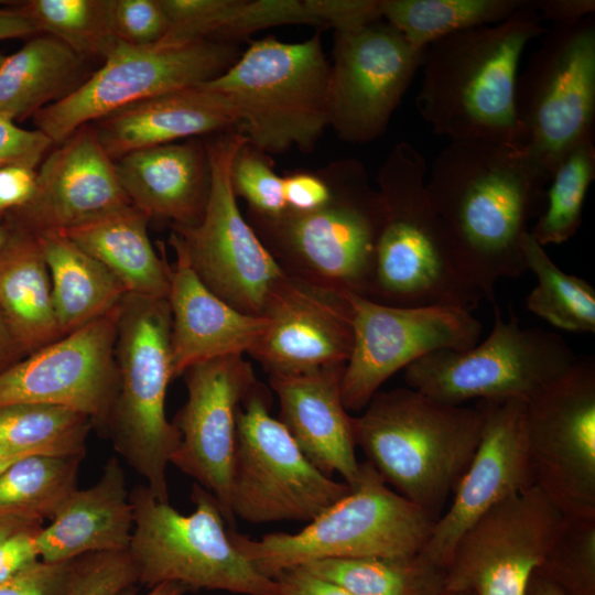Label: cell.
<instances>
[{
    "instance_id": "1",
    "label": "cell",
    "mask_w": 595,
    "mask_h": 595,
    "mask_svg": "<svg viewBox=\"0 0 595 595\" xmlns=\"http://www.w3.org/2000/svg\"><path fill=\"white\" fill-rule=\"evenodd\" d=\"M549 182L506 140L451 141L428 170L426 192L454 252L491 303L499 279L527 271L521 239L544 209Z\"/></svg>"
},
{
    "instance_id": "2",
    "label": "cell",
    "mask_w": 595,
    "mask_h": 595,
    "mask_svg": "<svg viewBox=\"0 0 595 595\" xmlns=\"http://www.w3.org/2000/svg\"><path fill=\"white\" fill-rule=\"evenodd\" d=\"M531 0L507 20L455 32L425 47L416 109L433 132L517 143L515 87L527 45L547 29Z\"/></svg>"
},
{
    "instance_id": "3",
    "label": "cell",
    "mask_w": 595,
    "mask_h": 595,
    "mask_svg": "<svg viewBox=\"0 0 595 595\" xmlns=\"http://www.w3.org/2000/svg\"><path fill=\"white\" fill-rule=\"evenodd\" d=\"M428 163L412 144H394L377 183L386 217L367 298L398 306L469 312L485 299L463 270L426 192Z\"/></svg>"
},
{
    "instance_id": "4",
    "label": "cell",
    "mask_w": 595,
    "mask_h": 595,
    "mask_svg": "<svg viewBox=\"0 0 595 595\" xmlns=\"http://www.w3.org/2000/svg\"><path fill=\"white\" fill-rule=\"evenodd\" d=\"M364 410L351 416L356 446L387 484L437 520L478 446L480 411L409 387L377 391Z\"/></svg>"
},
{
    "instance_id": "5",
    "label": "cell",
    "mask_w": 595,
    "mask_h": 595,
    "mask_svg": "<svg viewBox=\"0 0 595 595\" xmlns=\"http://www.w3.org/2000/svg\"><path fill=\"white\" fill-rule=\"evenodd\" d=\"M115 360L118 390L104 436L154 497L169 502L166 470L181 435L165 413L167 386L174 379L167 299L123 296Z\"/></svg>"
},
{
    "instance_id": "6",
    "label": "cell",
    "mask_w": 595,
    "mask_h": 595,
    "mask_svg": "<svg viewBox=\"0 0 595 595\" xmlns=\"http://www.w3.org/2000/svg\"><path fill=\"white\" fill-rule=\"evenodd\" d=\"M422 508L388 487L369 462L360 463L355 488L296 533L275 532L256 540L228 529L236 549L261 574L325 559L418 555L435 524Z\"/></svg>"
},
{
    "instance_id": "7",
    "label": "cell",
    "mask_w": 595,
    "mask_h": 595,
    "mask_svg": "<svg viewBox=\"0 0 595 595\" xmlns=\"http://www.w3.org/2000/svg\"><path fill=\"white\" fill-rule=\"evenodd\" d=\"M329 71L320 33L300 43L268 36L203 86L229 99L250 144L268 154L307 152L328 126Z\"/></svg>"
},
{
    "instance_id": "8",
    "label": "cell",
    "mask_w": 595,
    "mask_h": 595,
    "mask_svg": "<svg viewBox=\"0 0 595 595\" xmlns=\"http://www.w3.org/2000/svg\"><path fill=\"white\" fill-rule=\"evenodd\" d=\"M133 531L128 553L138 583L152 588L178 583L187 591H226L242 595H283L280 584L257 571L236 549L217 500L194 484L195 510L182 515L158 500L145 485L129 493Z\"/></svg>"
},
{
    "instance_id": "9",
    "label": "cell",
    "mask_w": 595,
    "mask_h": 595,
    "mask_svg": "<svg viewBox=\"0 0 595 595\" xmlns=\"http://www.w3.org/2000/svg\"><path fill=\"white\" fill-rule=\"evenodd\" d=\"M515 87L517 143L551 180L566 155L594 138L595 18L554 23Z\"/></svg>"
},
{
    "instance_id": "10",
    "label": "cell",
    "mask_w": 595,
    "mask_h": 595,
    "mask_svg": "<svg viewBox=\"0 0 595 595\" xmlns=\"http://www.w3.org/2000/svg\"><path fill=\"white\" fill-rule=\"evenodd\" d=\"M494 325L482 343L466 350L441 349L404 369V381L439 402L462 405L479 400L527 401L577 359L558 333L528 328L496 302Z\"/></svg>"
},
{
    "instance_id": "11",
    "label": "cell",
    "mask_w": 595,
    "mask_h": 595,
    "mask_svg": "<svg viewBox=\"0 0 595 595\" xmlns=\"http://www.w3.org/2000/svg\"><path fill=\"white\" fill-rule=\"evenodd\" d=\"M325 170L333 186L325 206L255 219L285 256L314 275L313 283L367 296L385 204L359 161L340 160Z\"/></svg>"
},
{
    "instance_id": "12",
    "label": "cell",
    "mask_w": 595,
    "mask_h": 595,
    "mask_svg": "<svg viewBox=\"0 0 595 595\" xmlns=\"http://www.w3.org/2000/svg\"><path fill=\"white\" fill-rule=\"evenodd\" d=\"M247 138L229 129L204 141L209 190L204 214L192 226H174L169 241L184 252L199 280L236 310L262 315L267 298L286 273L241 215L230 166Z\"/></svg>"
},
{
    "instance_id": "13",
    "label": "cell",
    "mask_w": 595,
    "mask_h": 595,
    "mask_svg": "<svg viewBox=\"0 0 595 595\" xmlns=\"http://www.w3.org/2000/svg\"><path fill=\"white\" fill-rule=\"evenodd\" d=\"M269 407L258 382L237 412L231 511L251 523L310 522L350 488L313 466Z\"/></svg>"
},
{
    "instance_id": "14",
    "label": "cell",
    "mask_w": 595,
    "mask_h": 595,
    "mask_svg": "<svg viewBox=\"0 0 595 595\" xmlns=\"http://www.w3.org/2000/svg\"><path fill=\"white\" fill-rule=\"evenodd\" d=\"M237 58V47L224 41L206 39L180 46H137L118 41L97 72L64 98L39 110L33 123L54 144H61L82 126L121 108L210 82Z\"/></svg>"
},
{
    "instance_id": "15",
    "label": "cell",
    "mask_w": 595,
    "mask_h": 595,
    "mask_svg": "<svg viewBox=\"0 0 595 595\" xmlns=\"http://www.w3.org/2000/svg\"><path fill=\"white\" fill-rule=\"evenodd\" d=\"M534 485L565 517L595 518V363L580 358L524 401Z\"/></svg>"
},
{
    "instance_id": "16",
    "label": "cell",
    "mask_w": 595,
    "mask_h": 595,
    "mask_svg": "<svg viewBox=\"0 0 595 595\" xmlns=\"http://www.w3.org/2000/svg\"><path fill=\"white\" fill-rule=\"evenodd\" d=\"M351 313L353 346L340 391L347 411L366 408L400 369L441 350H466L482 335L472 312L452 306H398L340 290Z\"/></svg>"
},
{
    "instance_id": "17",
    "label": "cell",
    "mask_w": 595,
    "mask_h": 595,
    "mask_svg": "<svg viewBox=\"0 0 595 595\" xmlns=\"http://www.w3.org/2000/svg\"><path fill=\"white\" fill-rule=\"evenodd\" d=\"M564 520L537 485L502 499L459 537L445 567V591L524 595Z\"/></svg>"
},
{
    "instance_id": "18",
    "label": "cell",
    "mask_w": 595,
    "mask_h": 595,
    "mask_svg": "<svg viewBox=\"0 0 595 595\" xmlns=\"http://www.w3.org/2000/svg\"><path fill=\"white\" fill-rule=\"evenodd\" d=\"M425 50V48H424ZM412 46L389 23L335 32L328 84V126L347 142L380 137L422 65Z\"/></svg>"
},
{
    "instance_id": "19",
    "label": "cell",
    "mask_w": 595,
    "mask_h": 595,
    "mask_svg": "<svg viewBox=\"0 0 595 595\" xmlns=\"http://www.w3.org/2000/svg\"><path fill=\"white\" fill-rule=\"evenodd\" d=\"M119 304L2 370L0 405L68 408L88 416L93 429L105 435L118 390L115 344Z\"/></svg>"
},
{
    "instance_id": "20",
    "label": "cell",
    "mask_w": 595,
    "mask_h": 595,
    "mask_svg": "<svg viewBox=\"0 0 595 595\" xmlns=\"http://www.w3.org/2000/svg\"><path fill=\"white\" fill-rule=\"evenodd\" d=\"M182 376L187 399L172 422L181 442L171 464L213 494L234 530L230 488L236 418L258 380L251 364L240 354L195 364Z\"/></svg>"
},
{
    "instance_id": "21",
    "label": "cell",
    "mask_w": 595,
    "mask_h": 595,
    "mask_svg": "<svg viewBox=\"0 0 595 595\" xmlns=\"http://www.w3.org/2000/svg\"><path fill=\"white\" fill-rule=\"evenodd\" d=\"M483 416L476 452L453 500L419 553L445 570L462 533L502 499L534 486L524 432V401L479 400Z\"/></svg>"
},
{
    "instance_id": "22",
    "label": "cell",
    "mask_w": 595,
    "mask_h": 595,
    "mask_svg": "<svg viewBox=\"0 0 595 595\" xmlns=\"http://www.w3.org/2000/svg\"><path fill=\"white\" fill-rule=\"evenodd\" d=\"M36 173L32 197L2 219L35 237L66 231L132 205L94 123L58 144Z\"/></svg>"
},
{
    "instance_id": "23",
    "label": "cell",
    "mask_w": 595,
    "mask_h": 595,
    "mask_svg": "<svg viewBox=\"0 0 595 595\" xmlns=\"http://www.w3.org/2000/svg\"><path fill=\"white\" fill-rule=\"evenodd\" d=\"M262 315L267 327L248 354L269 375L346 364L353 327L340 290L285 274L270 291Z\"/></svg>"
},
{
    "instance_id": "24",
    "label": "cell",
    "mask_w": 595,
    "mask_h": 595,
    "mask_svg": "<svg viewBox=\"0 0 595 595\" xmlns=\"http://www.w3.org/2000/svg\"><path fill=\"white\" fill-rule=\"evenodd\" d=\"M344 367L269 375V382L279 399L280 421L304 456L328 477L338 473L353 489L359 479L360 463L355 453L351 416L342 399Z\"/></svg>"
},
{
    "instance_id": "25",
    "label": "cell",
    "mask_w": 595,
    "mask_h": 595,
    "mask_svg": "<svg viewBox=\"0 0 595 595\" xmlns=\"http://www.w3.org/2000/svg\"><path fill=\"white\" fill-rule=\"evenodd\" d=\"M169 244L175 252L167 295L173 378L195 364L248 353L264 332L267 317L242 313L218 298L199 280L182 249Z\"/></svg>"
},
{
    "instance_id": "26",
    "label": "cell",
    "mask_w": 595,
    "mask_h": 595,
    "mask_svg": "<svg viewBox=\"0 0 595 595\" xmlns=\"http://www.w3.org/2000/svg\"><path fill=\"white\" fill-rule=\"evenodd\" d=\"M94 126L107 154L118 160L137 150L237 128V118L226 96L199 85L127 106Z\"/></svg>"
},
{
    "instance_id": "27",
    "label": "cell",
    "mask_w": 595,
    "mask_h": 595,
    "mask_svg": "<svg viewBox=\"0 0 595 595\" xmlns=\"http://www.w3.org/2000/svg\"><path fill=\"white\" fill-rule=\"evenodd\" d=\"M131 204L149 219L174 226L197 224L205 210L209 167L199 138L130 152L116 163Z\"/></svg>"
},
{
    "instance_id": "28",
    "label": "cell",
    "mask_w": 595,
    "mask_h": 595,
    "mask_svg": "<svg viewBox=\"0 0 595 595\" xmlns=\"http://www.w3.org/2000/svg\"><path fill=\"white\" fill-rule=\"evenodd\" d=\"M133 509L126 475L117 457L105 464L99 479L75 489L51 523L39 531L36 547L45 562L74 560L88 553L128 551Z\"/></svg>"
},
{
    "instance_id": "29",
    "label": "cell",
    "mask_w": 595,
    "mask_h": 595,
    "mask_svg": "<svg viewBox=\"0 0 595 595\" xmlns=\"http://www.w3.org/2000/svg\"><path fill=\"white\" fill-rule=\"evenodd\" d=\"M9 227V238L0 252V310L28 356L64 336L37 238Z\"/></svg>"
},
{
    "instance_id": "30",
    "label": "cell",
    "mask_w": 595,
    "mask_h": 595,
    "mask_svg": "<svg viewBox=\"0 0 595 595\" xmlns=\"http://www.w3.org/2000/svg\"><path fill=\"white\" fill-rule=\"evenodd\" d=\"M149 220L129 205L62 232L107 267L129 294L167 299L171 264L153 248Z\"/></svg>"
},
{
    "instance_id": "31",
    "label": "cell",
    "mask_w": 595,
    "mask_h": 595,
    "mask_svg": "<svg viewBox=\"0 0 595 595\" xmlns=\"http://www.w3.org/2000/svg\"><path fill=\"white\" fill-rule=\"evenodd\" d=\"M50 273L56 320L65 336L115 309L121 281L63 232L36 237Z\"/></svg>"
},
{
    "instance_id": "32",
    "label": "cell",
    "mask_w": 595,
    "mask_h": 595,
    "mask_svg": "<svg viewBox=\"0 0 595 595\" xmlns=\"http://www.w3.org/2000/svg\"><path fill=\"white\" fill-rule=\"evenodd\" d=\"M84 58L51 35L28 41L0 65V116L15 122L33 117L82 83Z\"/></svg>"
},
{
    "instance_id": "33",
    "label": "cell",
    "mask_w": 595,
    "mask_h": 595,
    "mask_svg": "<svg viewBox=\"0 0 595 595\" xmlns=\"http://www.w3.org/2000/svg\"><path fill=\"white\" fill-rule=\"evenodd\" d=\"M93 423L64 407L40 403L0 405V457L86 454Z\"/></svg>"
},
{
    "instance_id": "34",
    "label": "cell",
    "mask_w": 595,
    "mask_h": 595,
    "mask_svg": "<svg viewBox=\"0 0 595 595\" xmlns=\"http://www.w3.org/2000/svg\"><path fill=\"white\" fill-rule=\"evenodd\" d=\"M527 0H380L381 15L414 47L466 29L496 24Z\"/></svg>"
},
{
    "instance_id": "35",
    "label": "cell",
    "mask_w": 595,
    "mask_h": 595,
    "mask_svg": "<svg viewBox=\"0 0 595 595\" xmlns=\"http://www.w3.org/2000/svg\"><path fill=\"white\" fill-rule=\"evenodd\" d=\"M302 567L354 595H439L445 591V570L419 554L408 559H325Z\"/></svg>"
},
{
    "instance_id": "36",
    "label": "cell",
    "mask_w": 595,
    "mask_h": 595,
    "mask_svg": "<svg viewBox=\"0 0 595 595\" xmlns=\"http://www.w3.org/2000/svg\"><path fill=\"white\" fill-rule=\"evenodd\" d=\"M85 455H29L0 474V513L52 519L77 489Z\"/></svg>"
},
{
    "instance_id": "37",
    "label": "cell",
    "mask_w": 595,
    "mask_h": 595,
    "mask_svg": "<svg viewBox=\"0 0 595 595\" xmlns=\"http://www.w3.org/2000/svg\"><path fill=\"white\" fill-rule=\"evenodd\" d=\"M521 250L527 270L537 279V285L527 296V309L560 329L594 333V288L561 270L529 231L521 239Z\"/></svg>"
},
{
    "instance_id": "38",
    "label": "cell",
    "mask_w": 595,
    "mask_h": 595,
    "mask_svg": "<svg viewBox=\"0 0 595 595\" xmlns=\"http://www.w3.org/2000/svg\"><path fill=\"white\" fill-rule=\"evenodd\" d=\"M18 8L37 32L57 39L83 58H105L119 41L110 24L109 0H28Z\"/></svg>"
},
{
    "instance_id": "39",
    "label": "cell",
    "mask_w": 595,
    "mask_h": 595,
    "mask_svg": "<svg viewBox=\"0 0 595 595\" xmlns=\"http://www.w3.org/2000/svg\"><path fill=\"white\" fill-rule=\"evenodd\" d=\"M595 178L594 138L576 145L554 171L543 212L529 231L543 247L572 238L582 223L583 205Z\"/></svg>"
},
{
    "instance_id": "40",
    "label": "cell",
    "mask_w": 595,
    "mask_h": 595,
    "mask_svg": "<svg viewBox=\"0 0 595 595\" xmlns=\"http://www.w3.org/2000/svg\"><path fill=\"white\" fill-rule=\"evenodd\" d=\"M534 572L556 584L565 595H595V518L565 517Z\"/></svg>"
},
{
    "instance_id": "41",
    "label": "cell",
    "mask_w": 595,
    "mask_h": 595,
    "mask_svg": "<svg viewBox=\"0 0 595 595\" xmlns=\"http://www.w3.org/2000/svg\"><path fill=\"white\" fill-rule=\"evenodd\" d=\"M230 182L235 195L248 202L255 218L273 220L286 212L283 177L275 173L268 153L248 141L232 159Z\"/></svg>"
},
{
    "instance_id": "42",
    "label": "cell",
    "mask_w": 595,
    "mask_h": 595,
    "mask_svg": "<svg viewBox=\"0 0 595 595\" xmlns=\"http://www.w3.org/2000/svg\"><path fill=\"white\" fill-rule=\"evenodd\" d=\"M239 0H160L167 21L162 46H180L224 35L232 22Z\"/></svg>"
},
{
    "instance_id": "43",
    "label": "cell",
    "mask_w": 595,
    "mask_h": 595,
    "mask_svg": "<svg viewBox=\"0 0 595 595\" xmlns=\"http://www.w3.org/2000/svg\"><path fill=\"white\" fill-rule=\"evenodd\" d=\"M136 583L128 551L88 553L75 560L65 595H119Z\"/></svg>"
},
{
    "instance_id": "44",
    "label": "cell",
    "mask_w": 595,
    "mask_h": 595,
    "mask_svg": "<svg viewBox=\"0 0 595 595\" xmlns=\"http://www.w3.org/2000/svg\"><path fill=\"white\" fill-rule=\"evenodd\" d=\"M109 19L116 37L137 46L159 42L167 29L160 0H109Z\"/></svg>"
},
{
    "instance_id": "45",
    "label": "cell",
    "mask_w": 595,
    "mask_h": 595,
    "mask_svg": "<svg viewBox=\"0 0 595 595\" xmlns=\"http://www.w3.org/2000/svg\"><path fill=\"white\" fill-rule=\"evenodd\" d=\"M291 23L316 26L304 0H239L224 36L238 39L262 29Z\"/></svg>"
},
{
    "instance_id": "46",
    "label": "cell",
    "mask_w": 595,
    "mask_h": 595,
    "mask_svg": "<svg viewBox=\"0 0 595 595\" xmlns=\"http://www.w3.org/2000/svg\"><path fill=\"white\" fill-rule=\"evenodd\" d=\"M76 559L63 562L39 560L1 582L0 595H65Z\"/></svg>"
},
{
    "instance_id": "47",
    "label": "cell",
    "mask_w": 595,
    "mask_h": 595,
    "mask_svg": "<svg viewBox=\"0 0 595 595\" xmlns=\"http://www.w3.org/2000/svg\"><path fill=\"white\" fill-rule=\"evenodd\" d=\"M317 26L335 32L354 31L381 15L380 0H304Z\"/></svg>"
},
{
    "instance_id": "48",
    "label": "cell",
    "mask_w": 595,
    "mask_h": 595,
    "mask_svg": "<svg viewBox=\"0 0 595 595\" xmlns=\"http://www.w3.org/2000/svg\"><path fill=\"white\" fill-rule=\"evenodd\" d=\"M54 143L37 129L28 130L0 116V166L35 169Z\"/></svg>"
},
{
    "instance_id": "49",
    "label": "cell",
    "mask_w": 595,
    "mask_h": 595,
    "mask_svg": "<svg viewBox=\"0 0 595 595\" xmlns=\"http://www.w3.org/2000/svg\"><path fill=\"white\" fill-rule=\"evenodd\" d=\"M283 177L286 210L309 213L325 206L333 196V186L326 170L295 171Z\"/></svg>"
},
{
    "instance_id": "50",
    "label": "cell",
    "mask_w": 595,
    "mask_h": 595,
    "mask_svg": "<svg viewBox=\"0 0 595 595\" xmlns=\"http://www.w3.org/2000/svg\"><path fill=\"white\" fill-rule=\"evenodd\" d=\"M41 529L24 530L0 542V583L39 561L36 536Z\"/></svg>"
},
{
    "instance_id": "51",
    "label": "cell",
    "mask_w": 595,
    "mask_h": 595,
    "mask_svg": "<svg viewBox=\"0 0 595 595\" xmlns=\"http://www.w3.org/2000/svg\"><path fill=\"white\" fill-rule=\"evenodd\" d=\"M36 175L35 169L29 166H0V221L29 202L35 191Z\"/></svg>"
},
{
    "instance_id": "52",
    "label": "cell",
    "mask_w": 595,
    "mask_h": 595,
    "mask_svg": "<svg viewBox=\"0 0 595 595\" xmlns=\"http://www.w3.org/2000/svg\"><path fill=\"white\" fill-rule=\"evenodd\" d=\"M275 580L283 595H354L343 586L317 576L302 566L284 570Z\"/></svg>"
},
{
    "instance_id": "53",
    "label": "cell",
    "mask_w": 595,
    "mask_h": 595,
    "mask_svg": "<svg viewBox=\"0 0 595 595\" xmlns=\"http://www.w3.org/2000/svg\"><path fill=\"white\" fill-rule=\"evenodd\" d=\"M531 6L542 20L554 23L575 22L595 12L594 0H534Z\"/></svg>"
},
{
    "instance_id": "54",
    "label": "cell",
    "mask_w": 595,
    "mask_h": 595,
    "mask_svg": "<svg viewBox=\"0 0 595 595\" xmlns=\"http://www.w3.org/2000/svg\"><path fill=\"white\" fill-rule=\"evenodd\" d=\"M37 32L34 23L18 8L0 9V41L25 37Z\"/></svg>"
},
{
    "instance_id": "55",
    "label": "cell",
    "mask_w": 595,
    "mask_h": 595,
    "mask_svg": "<svg viewBox=\"0 0 595 595\" xmlns=\"http://www.w3.org/2000/svg\"><path fill=\"white\" fill-rule=\"evenodd\" d=\"M25 356L0 310V372Z\"/></svg>"
},
{
    "instance_id": "56",
    "label": "cell",
    "mask_w": 595,
    "mask_h": 595,
    "mask_svg": "<svg viewBox=\"0 0 595 595\" xmlns=\"http://www.w3.org/2000/svg\"><path fill=\"white\" fill-rule=\"evenodd\" d=\"M42 520L19 513H0V542L18 532L42 527Z\"/></svg>"
},
{
    "instance_id": "57",
    "label": "cell",
    "mask_w": 595,
    "mask_h": 595,
    "mask_svg": "<svg viewBox=\"0 0 595 595\" xmlns=\"http://www.w3.org/2000/svg\"><path fill=\"white\" fill-rule=\"evenodd\" d=\"M524 595H565L564 592L550 580L533 572L527 583Z\"/></svg>"
},
{
    "instance_id": "58",
    "label": "cell",
    "mask_w": 595,
    "mask_h": 595,
    "mask_svg": "<svg viewBox=\"0 0 595 595\" xmlns=\"http://www.w3.org/2000/svg\"><path fill=\"white\" fill-rule=\"evenodd\" d=\"M187 592V588L178 583H162L152 588L145 594L142 595H184ZM119 595H141L134 592H131L130 588L121 592Z\"/></svg>"
},
{
    "instance_id": "59",
    "label": "cell",
    "mask_w": 595,
    "mask_h": 595,
    "mask_svg": "<svg viewBox=\"0 0 595 595\" xmlns=\"http://www.w3.org/2000/svg\"><path fill=\"white\" fill-rule=\"evenodd\" d=\"M9 235H10V227L9 225L4 221V220H1L0 221V252L2 250V248L4 247L8 238H9Z\"/></svg>"
},
{
    "instance_id": "60",
    "label": "cell",
    "mask_w": 595,
    "mask_h": 595,
    "mask_svg": "<svg viewBox=\"0 0 595 595\" xmlns=\"http://www.w3.org/2000/svg\"><path fill=\"white\" fill-rule=\"evenodd\" d=\"M21 458V457H20ZM19 458H11V457H0V474L10 466L13 462H15Z\"/></svg>"
},
{
    "instance_id": "61",
    "label": "cell",
    "mask_w": 595,
    "mask_h": 595,
    "mask_svg": "<svg viewBox=\"0 0 595 595\" xmlns=\"http://www.w3.org/2000/svg\"><path fill=\"white\" fill-rule=\"evenodd\" d=\"M439 595H474L472 593H467V592H450V591H444L442 592L441 594Z\"/></svg>"
},
{
    "instance_id": "62",
    "label": "cell",
    "mask_w": 595,
    "mask_h": 595,
    "mask_svg": "<svg viewBox=\"0 0 595 595\" xmlns=\"http://www.w3.org/2000/svg\"><path fill=\"white\" fill-rule=\"evenodd\" d=\"M4 57H6V55L0 54V65H1V63L3 62Z\"/></svg>"
}]
</instances>
